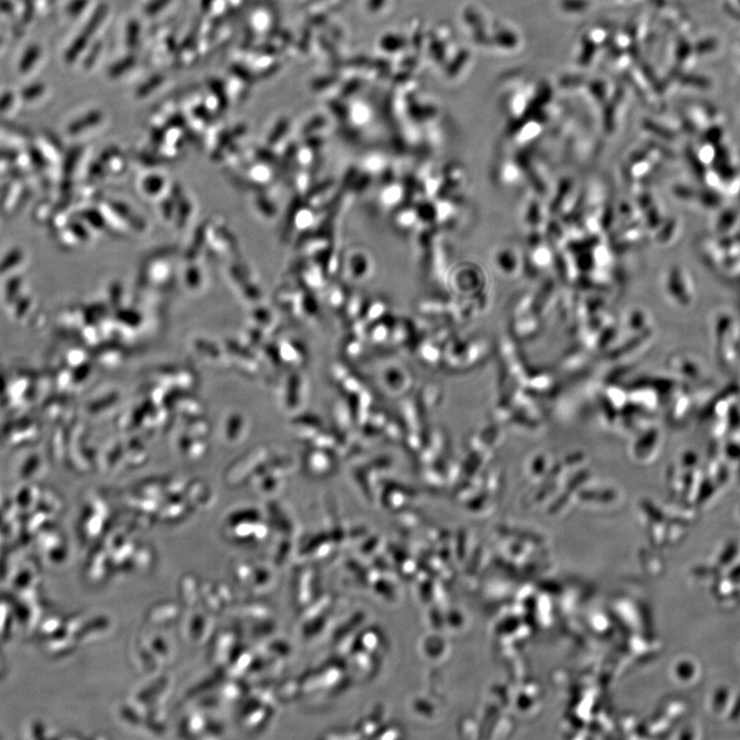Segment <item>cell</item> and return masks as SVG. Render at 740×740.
<instances>
[]
</instances>
